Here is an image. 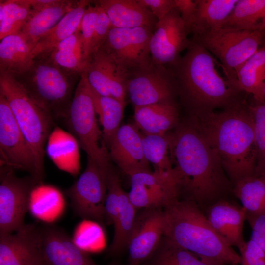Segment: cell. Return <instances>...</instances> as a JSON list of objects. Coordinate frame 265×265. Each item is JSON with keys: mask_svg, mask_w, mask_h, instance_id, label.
Instances as JSON below:
<instances>
[{"mask_svg": "<svg viewBox=\"0 0 265 265\" xmlns=\"http://www.w3.org/2000/svg\"><path fill=\"white\" fill-rule=\"evenodd\" d=\"M173 171L181 197L195 202L204 212L232 194L233 185L215 150L190 116L168 132Z\"/></svg>", "mask_w": 265, "mask_h": 265, "instance_id": "obj_1", "label": "cell"}, {"mask_svg": "<svg viewBox=\"0 0 265 265\" xmlns=\"http://www.w3.org/2000/svg\"><path fill=\"white\" fill-rule=\"evenodd\" d=\"M217 154L232 185L254 175L256 167L254 122L244 100L223 111L188 115Z\"/></svg>", "mask_w": 265, "mask_h": 265, "instance_id": "obj_2", "label": "cell"}, {"mask_svg": "<svg viewBox=\"0 0 265 265\" xmlns=\"http://www.w3.org/2000/svg\"><path fill=\"white\" fill-rule=\"evenodd\" d=\"M169 68L188 115L224 109L243 100L239 86L222 77L211 53L190 38L186 53Z\"/></svg>", "mask_w": 265, "mask_h": 265, "instance_id": "obj_3", "label": "cell"}, {"mask_svg": "<svg viewBox=\"0 0 265 265\" xmlns=\"http://www.w3.org/2000/svg\"><path fill=\"white\" fill-rule=\"evenodd\" d=\"M163 211V237L169 241L218 265H240V255L213 229L195 202L177 199Z\"/></svg>", "mask_w": 265, "mask_h": 265, "instance_id": "obj_4", "label": "cell"}, {"mask_svg": "<svg viewBox=\"0 0 265 265\" xmlns=\"http://www.w3.org/2000/svg\"><path fill=\"white\" fill-rule=\"evenodd\" d=\"M13 75L54 121L65 118L80 75L63 70L46 53L35 57L26 69Z\"/></svg>", "mask_w": 265, "mask_h": 265, "instance_id": "obj_5", "label": "cell"}, {"mask_svg": "<svg viewBox=\"0 0 265 265\" xmlns=\"http://www.w3.org/2000/svg\"><path fill=\"white\" fill-rule=\"evenodd\" d=\"M0 93L7 100L34 154L39 171L44 176L45 145L54 121L34 101L11 73L0 70Z\"/></svg>", "mask_w": 265, "mask_h": 265, "instance_id": "obj_6", "label": "cell"}, {"mask_svg": "<svg viewBox=\"0 0 265 265\" xmlns=\"http://www.w3.org/2000/svg\"><path fill=\"white\" fill-rule=\"evenodd\" d=\"M63 120L80 147L86 153L88 158L96 163L106 178L112 165L102 131L98 125L92 89L84 72L80 75Z\"/></svg>", "mask_w": 265, "mask_h": 265, "instance_id": "obj_7", "label": "cell"}, {"mask_svg": "<svg viewBox=\"0 0 265 265\" xmlns=\"http://www.w3.org/2000/svg\"><path fill=\"white\" fill-rule=\"evenodd\" d=\"M190 39L216 56L221 63L226 78L238 86L236 72L262 45L265 30L247 31L222 27L215 31L192 35Z\"/></svg>", "mask_w": 265, "mask_h": 265, "instance_id": "obj_8", "label": "cell"}, {"mask_svg": "<svg viewBox=\"0 0 265 265\" xmlns=\"http://www.w3.org/2000/svg\"><path fill=\"white\" fill-rule=\"evenodd\" d=\"M127 94L134 106L176 102L177 82L171 69L151 62L127 75Z\"/></svg>", "mask_w": 265, "mask_h": 265, "instance_id": "obj_9", "label": "cell"}, {"mask_svg": "<svg viewBox=\"0 0 265 265\" xmlns=\"http://www.w3.org/2000/svg\"><path fill=\"white\" fill-rule=\"evenodd\" d=\"M0 165L28 172L40 184L43 179L34 154L13 114L8 103L0 93Z\"/></svg>", "mask_w": 265, "mask_h": 265, "instance_id": "obj_10", "label": "cell"}, {"mask_svg": "<svg viewBox=\"0 0 265 265\" xmlns=\"http://www.w3.org/2000/svg\"><path fill=\"white\" fill-rule=\"evenodd\" d=\"M38 185L30 176L18 177L13 168L1 166L0 236L15 232L25 224L31 195Z\"/></svg>", "mask_w": 265, "mask_h": 265, "instance_id": "obj_11", "label": "cell"}, {"mask_svg": "<svg viewBox=\"0 0 265 265\" xmlns=\"http://www.w3.org/2000/svg\"><path fill=\"white\" fill-rule=\"evenodd\" d=\"M153 31L144 27H112L101 48L127 74L152 62L149 44Z\"/></svg>", "mask_w": 265, "mask_h": 265, "instance_id": "obj_12", "label": "cell"}, {"mask_svg": "<svg viewBox=\"0 0 265 265\" xmlns=\"http://www.w3.org/2000/svg\"><path fill=\"white\" fill-rule=\"evenodd\" d=\"M65 193L77 215L101 222L107 219L105 211L106 178L93 160L88 158L85 170Z\"/></svg>", "mask_w": 265, "mask_h": 265, "instance_id": "obj_13", "label": "cell"}, {"mask_svg": "<svg viewBox=\"0 0 265 265\" xmlns=\"http://www.w3.org/2000/svg\"><path fill=\"white\" fill-rule=\"evenodd\" d=\"M131 187L128 195L137 209L163 208L181 198V192L173 171L140 172L130 176Z\"/></svg>", "mask_w": 265, "mask_h": 265, "instance_id": "obj_14", "label": "cell"}, {"mask_svg": "<svg viewBox=\"0 0 265 265\" xmlns=\"http://www.w3.org/2000/svg\"><path fill=\"white\" fill-rule=\"evenodd\" d=\"M188 35L175 8L156 25L149 44L152 62L168 67L176 64L181 57V52L189 44Z\"/></svg>", "mask_w": 265, "mask_h": 265, "instance_id": "obj_15", "label": "cell"}, {"mask_svg": "<svg viewBox=\"0 0 265 265\" xmlns=\"http://www.w3.org/2000/svg\"><path fill=\"white\" fill-rule=\"evenodd\" d=\"M0 265H47L41 227L25 224L15 232L0 236Z\"/></svg>", "mask_w": 265, "mask_h": 265, "instance_id": "obj_16", "label": "cell"}, {"mask_svg": "<svg viewBox=\"0 0 265 265\" xmlns=\"http://www.w3.org/2000/svg\"><path fill=\"white\" fill-rule=\"evenodd\" d=\"M83 72L97 93L126 104L127 74L102 48L91 56Z\"/></svg>", "mask_w": 265, "mask_h": 265, "instance_id": "obj_17", "label": "cell"}, {"mask_svg": "<svg viewBox=\"0 0 265 265\" xmlns=\"http://www.w3.org/2000/svg\"><path fill=\"white\" fill-rule=\"evenodd\" d=\"M164 225L163 208L145 209L137 215L127 247L130 264L140 265L152 257L164 235Z\"/></svg>", "mask_w": 265, "mask_h": 265, "instance_id": "obj_18", "label": "cell"}, {"mask_svg": "<svg viewBox=\"0 0 265 265\" xmlns=\"http://www.w3.org/2000/svg\"><path fill=\"white\" fill-rule=\"evenodd\" d=\"M108 151L110 160L130 177L152 172L144 154L141 132L135 123L120 126Z\"/></svg>", "mask_w": 265, "mask_h": 265, "instance_id": "obj_19", "label": "cell"}, {"mask_svg": "<svg viewBox=\"0 0 265 265\" xmlns=\"http://www.w3.org/2000/svg\"><path fill=\"white\" fill-rule=\"evenodd\" d=\"M213 229L232 246L238 249L245 243L243 226L247 211L228 198L219 200L204 212Z\"/></svg>", "mask_w": 265, "mask_h": 265, "instance_id": "obj_20", "label": "cell"}, {"mask_svg": "<svg viewBox=\"0 0 265 265\" xmlns=\"http://www.w3.org/2000/svg\"><path fill=\"white\" fill-rule=\"evenodd\" d=\"M40 227L47 265H97L64 231L51 225Z\"/></svg>", "mask_w": 265, "mask_h": 265, "instance_id": "obj_21", "label": "cell"}, {"mask_svg": "<svg viewBox=\"0 0 265 265\" xmlns=\"http://www.w3.org/2000/svg\"><path fill=\"white\" fill-rule=\"evenodd\" d=\"M95 1L104 10L112 27L146 28L154 31L158 20L137 0H99Z\"/></svg>", "mask_w": 265, "mask_h": 265, "instance_id": "obj_22", "label": "cell"}, {"mask_svg": "<svg viewBox=\"0 0 265 265\" xmlns=\"http://www.w3.org/2000/svg\"><path fill=\"white\" fill-rule=\"evenodd\" d=\"M135 124L141 132L165 135L179 122L176 102L160 103L134 106Z\"/></svg>", "mask_w": 265, "mask_h": 265, "instance_id": "obj_23", "label": "cell"}, {"mask_svg": "<svg viewBox=\"0 0 265 265\" xmlns=\"http://www.w3.org/2000/svg\"><path fill=\"white\" fill-rule=\"evenodd\" d=\"M46 151L60 169L76 174L80 167L79 144L69 132L54 126L47 141Z\"/></svg>", "mask_w": 265, "mask_h": 265, "instance_id": "obj_24", "label": "cell"}, {"mask_svg": "<svg viewBox=\"0 0 265 265\" xmlns=\"http://www.w3.org/2000/svg\"><path fill=\"white\" fill-rule=\"evenodd\" d=\"M79 1L58 0L55 4L35 11L20 34L32 48L39 40L53 28Z\"/></svg>", "mask_w": 265, "mask_h": 265, "instance_id": "obj_25", "label": "cell"}, {"mask_svg": "<svg viewBox=\"0 0 265 265\" xmlns=\"http://www.w3.org/2000/svg\"><path fill=\"white\" fill-rule=\"evenodd\" d=\"M91 2L87 0L79 1L53 28L46 32L32 50V59L40 54L51 52L61 41L74 34L80 27L85 12Z\"/></svg>", "mask_w": 265, "mask_h": 265, "instance_id": "obj_26", "label": "cell"}, {"mask_svg": "<svg viewBox=\"0 0 265 265\" xmlns=\"http://www.w3.org/2000/svg\"><path fill=\"white\" fill-rule=\"evenodd\" d=\"M197 10L190 34L217 31L224 24L238 0H196Z\"/></svg>", "mask_w": 265, "mask_h": 265, "instance_id": "obj_27", "label": "cell"}, {"mask_svg": "<svg viewBox=\"0 0 265 265\" xmlns=\"http://www.w3.org/2000/svg\"><path fill=\"white\" fill-rule=\"evenodd\" d=\"M240 89L251 94L256 101H264L265 82V40L262 45L236 72Z\"/></svg>", "mask_w": 265, "mask_h": 265, "instance_id": "obj_28", "label": "cell"}, {"mask_svg": "<svg viewBox=\"0 0 265 265\" xmlns=\"http://www.w3.org/2000/svg\"><path fill=\"white\" fill-rule=\"evenodd\" d=\"M223 27L237 30H265V0H238Z\"/></svg>", "mask_w": 265, "mask_h": 265, "instance_id": "obj_29", "label": "cell"}, {"mask_svg": "<svg viewBox=\"0 0 265 265\" xmlns=\"http://www.w3.org/2000/svg\"><path fill=\"white\" fill-rule=\"evenodd\" d=\"M32 48L20 34L6 36L0 42V70L18 74L30 64Z\"/></svg>", "mask_w": 265, "mask_h": 265, "instance_id": "obj_30", "label": "cell"}, {"mask_svg": "<svg viewBox=\"0 0 265 265\" xmlns=\"http://www.w3.org/2000/svg\"><path fill=\"white\" fill-rule=\"evenodd\" d=\"M91 89L96 113L102 127L104 142L108 149L120 127L126 104L112 97L101 96Z\"/></svg>", "mask_w": 265, "mask_h": 265, "instance_id": "obj_31", "label": "cell"}, {"mask_svg": "<svg viewBox=\"0 0 265 265\" xmlns=\"http://www.w3.org/2000/svg\"><path fill=\"white\" fill-rule=\"evenodd\" d=\"M49 53L61 69L71 73L81 75L86 65L80 26L74 34L61 41Z\"/></svg>", "mask_w": 265, "mask_h": 265, "instance_id": "obj_32", "label": "cell"}, {"mask_svg": "<svg viewBox=\"0 0 265 265\" xmlns=\"http://www.w3.org/2000/svg\"><path fill=\"white\" fill-rule=\"evenodd\" d=\"M32 13L29 0H1L0 40L20 33Z\"/></svg>", "mask_w": 265, "mask_h": 265, "instance_id": "obj_33", "label": "cell"}, {"mask_svg": "<svg viewBox=\"0 0 265 265\" xmlns=\"http://www.w3.org/2000/svg\"><path fill=\"white\" fill-rule=\"evenodd\" d=\"M137 210L130 201L128 193L124 191L119 212L113 224L114 235L108 250L111 253H119L127 248L135 228Z\"/></svg>", "mask_w": 265, "mask_h": 265, "instance_id": "obj_34", "label": "cell"}, {"mask_svg": "<svg viewBox=\"0 0 265 265\" xmlns=\"http://www.w3.org/2000/svg\"><path fill=\"white\" fill-rule=\"evenodd\" d=\"M232 194L247 212L265 213V179L255 175L243 178L233 185Z\"/></svg>", "mask_w": 265, "mask_h": 265, "instance_id": "obj_35", "label": "cell"}, {"mask_svg": "<svg viewBox=\"0 0 265 265\" xmlns=\"http://www.w3.org/2000/svg\"><path fill=\"white\" fill-rule=\"evenodd\" d=\"M141 137L145 157L154 166V171L162 173L172 172L168 133L165 135H157L141 132Z\"/></svg>", "mask_w": 265, "mask_h": 265, "instance_id": "obj_36", "label": "cell"}, {"mask_svg": "<svg viewBox=\"0 0 265 265\" xmlns=\"http://www.w3.org/2000/svg\"><path fill=\"white\" fill-rule=\"evenodd\" d=\"M152 257L153 265H218L172 243L163 236Z\"/></svg>", "mask_w": 265, "mask_h": 265, "instance_id": "obj_37", "label": "cell"}, {"mask_svg": "<svg viewBox=\"0 0 265 265\" xmlns=\"http://www.w3.org/2000/svg\"><path fill=\"white\" fill-rule=\"evenodd\" d=\"M254 122L256 167L254 175L265 179V101L249 106Z\"/></svg>", "mask_w": 265, "mask_h": 265, "instance_id": "obj_38", "label": "cell"}, {"mask_svg": "<svg viewBox=\"0 0 265 265\" xmlns=\"http://www.w3.org/2000/svg\"><path fill=\"white\" fill-rule=\"evenodd\" d=\"M106 185L105 211L107 219L114 224L119 212L122 197L125 191L122 187L118 174L112 166L106 174Z\"/></svg>", "mask_w": 265, "mask_h": 265, "instance_id": "obj_39", "label": "cell"}, {"mask_svg": "<svg viewBox=\"0 0 265 265\" xmlns=\"http://www.w3.org/2000/svg\"><path fill=\"white\" fill-rule=\"evenodd\" d=\"M97 16L98 6L94 1H92L86 10L80 25L83 57L85 65L90 57L91 47Z\"/></svg>", "mask_w": 265, "mask_h": 265, "instance_id": "obj_40", "label": "cell"}, {"mask_svg": "<svg viewBox=\"0 0 265 265\" xmlns=\"http://www.w3.org/2000/svg\"><path fill=\"white\" fill-rule=\"evenodd\" d=\"M94 1L98 6V16L91 47L90 57L102 46L112 27L106 12L95 1Z\"/></svg>", "mask_w": 265, "mask_h": 265, "instance_id": "obj_41", "label": "cell"}, {"mask_svg": "<svg viewBox=\"0 0 265 265\" xmlns=\"http://www.w3.org/2000/svg\"><path fill=\"white\" fill-rule=\"evenodd\" d=\"M246 220L252 229L250 240L265 254V213L247 212Z\"/></svg>", "mask_w": 265, "mask_h": 265, "instance_id": "obj_42", "label": "cell"}, {"mask_svg": "<svg viewBox=\"0 0 265 265\" xmlns=\"http://www.w3.org/2000/svg\"><path fill=\"white\" fill-rule=\"evenodd\" d=\"M238 249L240 265H265V254L251 240L245 242Z\"/></svg>", "mask_w": 265, "mask_h": 265, "instance_id": "obj_43", "label": "cell"}, {"mask_svg": "<svg viewBox=\"0 0 265 265\" xmlns=\"http://www.w3.org/2000/svg\"><path fill=\"white\" fill-rule=\"evenodd\" d=\"M175 8L179 12L189 35L197 10L196 0H174Z\"/></svg>", "mask_w": 265, "mask_h": 265, "instance_id": "obj_44", "label": "cell"}, {"mask_svg": "<svg viewBox=\"0 0 265 265\" xmlns=\"http://www.w3.org/2000/svg\"><path fill=\"white\" fill-rule=\"evenodd\" d=\"M148 9L158 21L162 19L175 8L174 0H137Z\"/></svg>", "mask_w": 265, "mask_h": 265, "instance_id": "obj_45", "label": "cell"}, {"mask_svg": "<svg viewBox=\"0 0 265 265\" xmlns=\"http://www.w3.org/2000/svg\"><path fill=\"white\" fill-rule=\"evenodd\" d=\"M58 0H29V2L34 11H36L51 6Z\"/></svg>", "mask_w": 265, "mask_h": 265, "instance_id": "obj_46", "label": "cell"}, {"mask_svg": "<svg viewBox=\"0 0 265 265\" xmlns=\"http://www.w3.org/2000/svg\"><path fill=\"white\" fill-rule=\"evenodd\" d=\"M263 96L264 100L265 101V82L264 87H263Z\"/></svg>", "mask_w": 265, "mask_h": 265, "instance_id": "obj_47", "label": "cell"}, {"mask_svg": "<svg viewBox=\"0 0 265 265\" xmlns=\"http://www.w3.org/2000/svg\"><path fill=\"white\" fill-rule=\"evenodd\" d=\"M132 265V264H129V265Z\"/></svg>", "mask_w": 265, "mask_h": 265, "instance_id": "obj_48", "label": "cell"}]
</instances>
